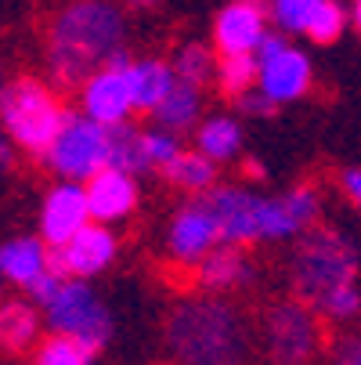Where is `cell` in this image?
I'll return each instance as SVG.
<instances>
[{
  "label": "cell",
  "instance_id": "cell-1",
  "mask_svg": "<svg viewBox=\"0 0 361 365\" xmlns=\"http://www.w3.org/2000/svg\"><path fill=\"white\" fill-rule=\"evenodd\" d=\"M293 289L325 322H354L361 315V250L333 225H311L293 250Z\"/></svg>",
  "mask_w": 361,
  "mask_h": 365
},
{
  "label": "cell",
  "instance_id": "cell-2",
  "mask_svg": "<svg viewBox=\"0 0 361 365\" xmlns=\"http://www.w3.org/2000/svg\"><path fill=\"white\" fill-rule=\"evenodd\" d=\"M163 344L174 365H249L256 333L242 307L221 293H206L174 304Z\"/></svg>",
  "mask_w": 361,
  "mask_h": 365
},
{
  "label": "cell",
  "instance_id": "cell-3",
  "mask_svg": "<svg viewBox=\"0 0 361 365\" xmlns=\"http://www.w3.org/2000/svg\"><path fill=\"white\" fill-rule=\"evenodd\" d=\"M127 43V19L113 0H69L47 26V69L62 87H80Z\"/></svg>",
  "mask_w": 361,
  "mask_h": 365
},
{
  "label": "cell",
  "instance_id": "cell-4",
  "mask_svg": "<svg viewBox=\"0 0 361 365\" xmlns=\"http://www.w3.org/2000/svg\"><path fill=\"white\" fill-rule=\"evenodd\" d=\"M0 120H4L8 141L22 145L26 152L43 155L62 134L69 109L55 98V91L47 83H40L33 76H19L0 94Z\"/></svg>",
  "mask_w": 361,
  "mask_h": 365
},
{
  "label": "cell",
  "instance_id": "cell-5",
  "mask_svg": "<svg viewBox=\"0 0 361 365\" xmlns=\"http://www.w3.org/2000/svg\"><path fill=\"white\" fill-rule=\"evenodd\" d=\"M261 347L271 365H311L322 347V315L307 300H278L261 319Z\"/></svg>",
  "mask_w": 361,
  "mask_h": 365
},
{
  "label": "cell",
  "instance_id": "cell-6",
  "mask_svg": "<svg viewBox=\"0 0 361 365\" xmlns=\"http://www.w3.org/2000/svg\"><path fill=\"white\" fill-rule=\"evenodd\" d=\"M43 322L51 333L73 336L94 354L113 340V315H109L105 300L98 297V289L90 286V279L69 275L62 289L55 293V300L43 307Z\"/></svg>",
  "mask_w": 361,
  "mask_h": 365
},
{
  "label": "cell",
  "instance_id": "cell-7",
  "mask_svg": "<svg viewBox=\"0 0 361 365\" xmlns=\"http://www.w3.org/2000/svg\"><path fill=\"white\" fill-rule=\"evenodd\" d=\"M40 163L66 181H90L101 167H109V127L90 120L87 113L69 109V120L62 134L55 138Z\"/></svg>",
  "mask_w": 361,
  "mask_h": 365
},
{
  "label": "cell",
  "instance_id": "cell-8",
  "mask_svg": "<svg viewBox=\"0 0 361 365\" xmlns=\"http://www.w3.org/2000/svg\"><path fill=\"white\" fill-rule=\"evenodd\" d=\"M224 239H221V225H217V214L206 195H192L188 202H181L170 225H167V239H163V250L167 257L174 260L177 268H195L199 260L217 250Z\"/></svg>",
  "mask_w": 361,
  "mask_h": 365
},
{
  "label": "cell",
  "instance_id": "cell-9",
  "mask_svg": "<svg viewBox=\"0 0 361 365\" xmlns=\"http://www.w3.org/2000/svg\"><path fill=\"white\" fill-rule=\"evenodd\" d=\"M256 58H261V83L278 106L286 101H300L315 83V69L311 58L303 55L300 47H293L286 40V33H268L264 43L256 47Z\"/></svg>",
  "mask_w": 361,
  "mask_h": 365
},
{
  "label": "cell",
  "instance_id": "cell-10",
  "mask_svg": "<svg viewBox=\"0 0 361 365\" xmlns=\"http://www.w3.org/2000/svg\"><path fill=\"white\" fill-rule=\"evenodd\" d=\"M210 199L217 225H221V239L228 246H253L264 242V202L268 195H256L253 188L242 185H217L206 192Z\"/></svg>",
  "mask_w": 361,
  "mask_h": 365
},
{
  "label": "cell",
  "instance_id": "cell-11",
  "mask_svg": "<svg viewBox=\"0 0 361 365\" xmlns=\"http://www.w3.org/2000/svg\"><path fill=\"white\" fill-rule=\"evenodd\" d=\"M120 253V239L105 221L83 225L66 246H51V268L58 275H76V279H94L101 275Z\"/></svg>",
  "mask_w": 361,
  "mask_h": 365
},
{
  "label": "cell",
  "instance_id": "cell-12",
  "mask_svg": "<svg viewBox=\"0 0 361 365\" xmlns=\"http://www.w3.org/2000/svg\"><path fill=\"white\" fill-rule=\"evenodd\" d=\"M90 221H94V214H90V199H87L83 181L58 178V185L47 188V195L40 202V235L47 246H66Z\"/></svg>",
  "mask_w": 361,
  "mask_h": 365
},
{
  "label": "cell",
  "instance_id": "cell-13",
  "mask_svg": "<svg viewBox=\"0 0 361 365\" xmlns=\"http://www.w3.org/2000/svg\"><path fill=\"white\" fill-rule=\"evenodd\" d=\"M271 33V8L256 0H231L214 19V47L221 55H256Z\"/></svg>",
  "mask_w": 361,
  "mask_h": 365
},
{
  "label": "cell",
  "instance_id": "cell-14",
  "mask_svg": "<svg viewBox=\"0 0 361 365\" xmlns=\"http://www.w3.org/2000/svg\"><path fill=\"white\" fill-rule=\"evenodd\" d=\"M80 113H87L90 120L105 123V127L127 123L137 113L134 98H130V83H127V69L101 66L98 73H90L80 83Z\"/></svg>",
  "mask_w": 361,
  "mask_h": 365
},
{
  "label": "cell",
  "instance_id": "cell-15",
  "mask_svg": "<svg viewBox=\"0 0 361 365\" xmlns=\"http://www.w3.org/2000/svg\"><path fill=\"white\" fill-rule=\"evenodd\" d=\"M87 185V199H90V214L94 221H105V225H116V221H127L134 210H137V174L130 170H120V167H101Z\"/></svg>",
  "mask_w": 361,
  "mask_h": 365
},
{
  "label": "cell",
  "instance_id": "cell-16",
  "mask_svg": "<svg viewBox=\"0 0 361 365\" xmlns=\"http://www.w3.org/2000/svg\"><path fill=\"white\" fill-rule=\"evenodd\" d=\"M192 279L202 293H239L246 289L253 279H256V268H253V260L246 257V246H228L221 242L217 250H210L199 264L192 268Z\"/></svg>",
  "mask_w": 361,
  "mask_h": 365
},
{
  "label": "cell",
  "instance_id": "cell-17",
  "mask_svg": "<svg viewBox=\"0 0 361 365\" xmlns=\"http://www.w3.org/2000/svg\"><path fill=\"white\" fill-rule=\"evenodd\" d=\"M47 268H51V246L43 242V235H15L0 246V275L11 286L26 289Z\"/></svg>",
  "mask_w": 361,
  "mask_h": 365
},
{
  "label": "cell",
  "instance_id": "cell-18",
  "mask_svg": "<svg viewBox=\"0 0 361 365\" xmlns=\"http://www.w3.org/2000/svg\"><path fill=\"white\" fill-rule=\"evenodd\" d=\"M127 83H130L134 109L137 113H156L159 101L174 91L177 73H174V62H163V58H134L127 66Z\"/></svg>",
  "mask_w": 361,
  "mask_h": 365
},
{
  "label": "cell",
  "instance_id": "cell-19",
  "mask_svg": "<svg viewBox=\"0 0 361 365\" xmlns=\"http://www.w3.org/2000/svg\"><path fill=\"white\" fill-rule=\"evenodd\" d=\"M174 188L188 192V195H206L210 188H217V160H210L199 148H184L170 167L159 170Z\"/></svg>",
  "mask_w": 361,
  "mask_h": 365
},
{
  "label": "cell",
  "instance_id": "cell-20",
  "mask_svg": "<svg viewBox=\"0 0 361 365\" xmlns=\"http://www.w3.org/2000/svg\"><path fill=\"white\" fill-rule=\"evenodd\" d=\"M152 116H156V123H159V127L177 130V134L195 130V127L202 123V87L177 80V83H174V91L159 101V109L152 113Z\"/></svg>",
  "mask_w": 361,
  "mask_h": 365
},
{
  "label": "cell",
  "instance_id": "cell-21",
  "mask_svg": "<svg viewBox=\"0 0 361 365\" xmlns=\"http://www.w3.org/2000/svg\"><path fill=\"white\" fill-rule=\"evenodd\" d=\"M192 134H195V148L217 163H231L242 152V123L235 116H206Z\"/></svg>",
  "mask_w": 361,
  "mask_h": 365
},
{
  "label": "cell",
  "instance_id": "cell-22",
  "mask_svg": "<svg viewBox=\"0 0 361 365\" xmlns=\"http://www.w3.org/2000/svg\"><path fill=\"white\" fill-rule=\"evenodd\" d=\"M109 167H120V170H130V174L152 170L148 152H145V130L130 127V120L109 127Z\"/></svg>",
  "mask_w": 361,
  "mask_h": 365
},
{
  "label": "cell",
  "instance_id": "cell-23",
  "mask_svg": "<svg viewBox=\"0 0 361 365\" xmlns=\"http://www.w3.org/2000/svg\"><path fill=\"white\" fill-rule=\"evenodd\" d=\"M170 62H174L177 80L202 87V83L217 80V62H221V51H217V47H210V43H181V47L174 51V58H170Z\"/></svg>",
  "mask_w": 361,
  "mask_h": 365
},
{
  "label": "cell",
  "instance_id": "cell-24",
  "mask_svg": "<svg viewBox=\"0 0 361 365\" xmlns=\"http://www.w3.org/2000/svg\"><path fill=\"white\" fill-rule=\"evenodd\" d=\"M0 333H4V347L8 351H26L36 336H40V315L36 304H22V300H8L0 311Z\"/></svg>",
  "mask_w": 361,
  "mask_h": 365
},
{
  "label": "cell",
  "instance_id": "cell-25",
  "mask_svg": "<svg viewBox=\"0 0 361 365\" xmlns=\"http://www.w3.org/2000/svg\"><path fill=\"white\" fill-rule=\"evenodd\" d=\"M256 80H261V58L256 55H221L214 83L224 98H239L242 91L256 87Z\"/></svg>",
  "mask_w": 361,
  "mask_h": 365
},
{
  "label": "cell",
  "instance_id": "cell-26",
  "mask_svg": "<svg viewBox=\"0 0 361 365\" xmlns=\"http://www.w3.org/2000/svg\"><path fill=\"white\" fill-rule=\"evenodd\" d=\"M90 361H94V351L62 333H51L47 340H40L36 358H33V365H90Z\"/></svg>",
  "mask_w": 361,
  "mask_h": 365
},
{
  "label": "cell",
  "instance_id": "cell-27",
  "mask_svg": "<svg viewBox=\"0 0 361 365\" xmlns=\"http://www.w3.org/2000/svg\"><path fill=\"white\" fill-rule=\"evenodd\" d=\"M347 29V11L336 4V0H318V8L311 15V26H307L303 36H311L315 43H333L340 40Z\"/></svg>",
  "mask_w": 361,
  "mask_h": 365
},
{
  "label": "cell",
  "instance_id": "cell-28",
  "mask_svg": "<svg viewBox=\"0 0 361 365\" xmlns=\"http://www.w3.org/2000/svg\"><path fill=\"white\" fill-rule=\"evenodd\" d=\"M268 8H271V22L282 33H307L318 0H271Z\"/></svg>",
  "mask_w": 361,
  "mask_h": 365
},
{
  "label": "cell",
  "instance_id": "cell-29",
  "mask_svg": "<svg viewBox=\"0 0 361 365\" xmlns=\"http://www.w3.org/2000/svg\"><path fill=\"white\" fill-rule=\"evenodd\" d=\"M145 152H148L152 170H163V167H170L177 160L184 148L177 141V130H167V127L156 123V130H145Z\"/></svg>",
  "mask_w": 361,
  "mask_h": 365
},
{
  "label": "cell",
  "instance_id": "cell-30",
  "mask_svg": "<svg viewBox=\"0 0 361 365\" xmlns=\"http://www.w3.org/2000/svg\"><path fill=\"white\" fill-rule=\"evenodd\" d=\"M235 109L242 113V116H253V120H264V116H271L275 109H278V101L256 83V87H249V91H242L239 98H235Z\"/></svg>",
  "mask_w": 361,
  "mask_h": 365
},
{
  "label": "cell",
  "instance_id": "cell-31",
  "mask_svg": "<svg viewBox=\"0 0 361 365\" xmlns=\"http://www.w3.org/2000/svg\"><path fill=\"white\" fill-rule=\"evenodd\" d=\"M66 279H69V275H58L55 268H47L40 279H33V282L26 286V297H29V300H33V304L43 311L51 300H55V293L62 289V282H66Z\"/></svg>",
  "mask_w": 361,
  "mask_h": 365
},
{
  "label": "cell",
  "instance_id": "cell-32",
  "mask_svg": "<svg viewBox=\"0 0 361 365\" xmlns=\"http://www.w3.org/2000/svg\"><path fill=\"white\" fill-rule=\"evenodd\" d=\"M340 188H343V195L357 206V214H361V170L354 167V170H343L340 174Z\"/></svg>",
  "mask_w": 361,
  "mask_h": 365
},
{
  "label": "cell",
  "instance_id": "cell-33",
  "mask_svg": "<svg viewBox=\"0 0 361 365\" xmlns=\"http://www.w3.org/2000/svg\"><path fill=\"white\" fill-rule=\"evenodd\" d=\"M336 365H361V340H347L336 354Z\"/></svg>",
  "mask_w": 361,
  "mask_h": 365
},
{
  "label": "cell",
  "instance_id": "cell-34",
  "mask_svg": "<svg viewBox=\"0 0 361 365\" xmlns=\"http://www.w3.org/2000/svg\"><path fill=\"white\" fill-rule=\"evenodd\" d=\"M242 170H246V178H253V181H264V178H268V167H264L261 160H256V155L242 163Z\"/></svg>",
  "mask_w": 361,
  "mask_h": 365
},
{
  "label": "cell",
  "instance_id": "cell-35",
  "mask_svg": "<svg viewBox=\"0 0 361 365\" xmlns=\"http://www.w3.org/2000/svg\"><path fill=\"white\" fill-rule=\"evenodd\" d=\"M163 4V0H127V8H134V11H156Z\"/></svg>",
  "mask_w": 361,
  "mask_h": 365
},
{
  "label": "cell",
  "instance_id": "cell-36",
  "mask_svg": "<svg viewBox=\"0 0 361 365\" xmlns=\"http://www.w3.org/2000/svg\"><path fill=\"white\" fill-rule=\"evenodd\" d=\"M350 19H354V26H357V33H361V0H354V15H350Z\"/></svg>",
  "mask_w": 361,
  "mask_h": 365
},
{
  "label": "cell",
  "instance_id": "cell-37",
  "mask_svg": "<svg viewBox=\"0 0 361 365\" xmlns=\"http://www.w3.org/2000/svg\"><path fill=\"white\" fill-rule=\"evenodd\" d=\"M256 4H264V0H256Z\"/></svg>",
  "mask_w": 361,
  "mask_h": 365
}]
</instances>
